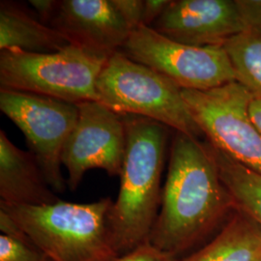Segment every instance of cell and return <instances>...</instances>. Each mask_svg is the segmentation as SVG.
<instances>
[{"label":"cell","mask_w":261,"mask_h":261,"mask_svg":"<svg viewBox=\"0 0 261 261\" xmlns=\"http://www.w3.org/2000/svg\"><path fill=\"white\" fill-rule=\"evenodd\" d=\"M235 211L209 142L175 132L161 209L148 242L177 256Z\"/></svg>","instance_id":"6da1fadb"},{"label":"cell","mask_w":261,"mask_h":261,"mask_svg":"<svg viewBox=\"0 0 261 261\" xmlns=\"http://www.w3.org/2000/svg\"><path fill=\"white\" fill-rule=\"evenodd\" d=\"M127 147L120 188L109 213V228L118 255L149 239L161 207V179L169 128L149 118L122 115Z\"/></svg>","instance_id":"7a4b0ae2"},{"label":"cell","mask_w":261,"mask_h":261,"mask_svg":"<svg viewBox=\"0 0 261 261\" xmlns=\"http://www.w3.org/2000/svg\"><path fill=\"white\" fill-rule=\"evenodd\" d=\"M112 198L91 203L58 200L45 205L0 202L37 249L53 261H112L116 252L109 228Z\"/></svg>","instance_id":"3957f363"},{"label":"cell","mask_w":261,"mask_h":261,"mask_svg":"<svg viewBox=\"0 0 261 261\" xmlns=\"http://www.w3.org/2000/svg\"><path fill=\"white\" fill-rule=\"evenodd\" d=\"M96 90L99 102L118 114L149 118L196 139L202 134L189 112L182 88L121 50L103 66Z\"/></svg>","instance_id":"277c9868"},{"label":"cell","mask_w":261,"mask_h":261,"mask_svg":"<svg viewBox=\"0 0 261 261\" xmlns=\"http://www.w3.org/2000/svg\"><path fill=\"white\" fill-rule=\"evenodd\" d=\"M108 60L73 45L51 54L0 50V85L69 103L99 102L96 84Z\"/></svg>","instance_id":"5b68a950"},{"label":"cell","mask_w":261,"mask_h":261,"mask_svg":"<svg viewBox=\"0 0 261 261\" xmlns=\"http://www.w3.org/2000/svg\"><path fill=\"white\" fill-rule=\"evenodd\" d=\"M182 94L208 142L261 175V132L250 114L254 95L238 82L209 90L182 89Z\"/></svg>","instance_id":"8992f818"},{"label":"cell","mask_w":261,"mask_h":261,"mask_svg":"<svg viewBox=\"0 0 261 261\" xmlns=\"http://www.w3.org/2000/svg\"><path fill=\"white\" fill-rule=\"evenodd\" d=\"M121 51L182 89L209 90L237 82L233 66L223 46H189L146 25L130 32Z\"/></svg>","instance_id":"52a82bcc"},{"label":"cell","mask_w":261,"mask_h":261,"mask_svg":"<svg viewBox=\"0 0 261 261\" xmlns=\"http://www.w3.org/2000/svg\"><path fill=\"white\" fill-rule=\"evenodd\" d=\"M0 110L24 135L51 190L63 194L67 180L61 171V154L79 118L77 103L0 88Z\"/></svg>","instance_id":"ba28073f"},{"label":"cell","mask_w":261,"mask_h":261,"mask_svg":"<svg viewBox=\"0 0 261 261\" xmlns=\"http://www.w3.org/2000/svg\"><path fill=\"white\" fill-rule=\"evenodd\" d=\"M150 28L189 46H223L230 38L261 28V0L171 1Z\"/></svg>","instance_id":"9c48e42d"},{"label":"cell","mask_w":261,"mask_h":261,"mask_svg":"<svg viewBox=\"0 0 261 261\" xmlns=\"http://www.w3.org/2000/svg\"><path fill=\"white\" fill-rule=\"evenodd\" d=\"M79 118L66 140L61 163L68 172L67 186L75 192L86 171L100 168L109 176L121 175L127 136L121 114L98 101L77 103Z\"/></svg>","instance_id":"30bf717a"},{"label":"cell","mask_w":261,"mask_h":261,"mask_svg":"<svg viewBox=\"0 0 261 261\" xmlns=\"http://www.w3.org/2000/svg\"><path fill=\"white\" fill-rule=\"evenodd\" d=\"M48 25L70 45L110 58L130 31L112 0H61Z\"/></svg>","instance_id":"8fae6325"},{"label":"cell","mask_w":261,"mask_h":261,"mask_svg":"<svg viewBox=\"0 0 261 261\" xmlns=\"http://www.w3.org/2000/svg\"><path fill=\"white\" fill-rule=\"evenodd\" d=\"M58 200L34 155L18 148L0 130V202L45 205Z\"/></svg>","instance_id":"7c38bea8"},{"label":"cell","mask_w":261,"mask_h":261,"mask_svg":"<svg viewBox=\"0 0 261 261\" xmlns=\"http://www.w3.org/2000/svg\"><path fill=\"white\" fill-rule=\"evenodd\" d=\"M68 45L65 38L36 18L22 3L0 2V50L16 48L27 53L51 54Z\"/></svg>","instance_id":"4fadbf2b"},{"label":"cell","mask_w":261,"mask_h":261,"mask_svg":"<svg viewBox=\"0 0 261 261\" xmlns=\"http://www.w3.org/2000/svg\"><path fill=\"white\" fill-rule=\"evenodd\" d=\"M260 249V226L235 210L214 239L184 261H252Z\"/></svg>","instance_id":"5bb4252c"},{"label":"cell","mask_w":261,"mask_h":261,"mask_svg":"<svg viewBox=\"0 0 261 261\" xmlns=\"http://www.w3.org/2000/svg\"><path fill=\"white\" fill-rule=\"evenodd\" d=\"M211 145V144H210ZM222 181L233 200L234 208L261 227V175L228 158L212 145Z\"/></svg>","instance_id":"9a60e30c"},{"label":"cell","mask_w":261,"mask_h":261,"mask_svg":"<svg viewBox=\"0 0 261 261\" xmlns=\"http://www.w3.org/2000/svg\"><path fill=\"white\" fill-rule=\"evenodd\" d=\"M233 66L237 82L261 98V28H252L223 45Z\"/></svg>","instance_id":"2e32d148"},{"label":"cell","mask_w":261,"mask_h":261,"mask_svg":"<svg viewBox=\"0 0 261 261\" xmlns=\"http://www.w3.org/2000/svg\"><path fill=\"white\" fill-rule=\"evenodd\" d=\"M0 261H53L29 241L3 210H0Z\"/></svg>","instance_id":"e0dca14e"},{"label":"cell","mask_w":261,"mask_h":261,"mask_svg":"<svg viewBox=\"0 0 261 261\" xmlns=\"http://www.w3.org/2000/svg\"><path fill=\"white\" fill-rule=\"evenodd\" d=\"M112 261H178L175 255L163 252L157 247L147 242L126 252Z\"/></svg>","instance_id":"ac0fdd59"},{"label":"cell","mask_w":261,"mask_h":261,"mask_svg":"<svg viewBox=\"0 0 261 261\" xmlns=\"http://www.w3.org/2000/svg\"><path fill=\"white\" fill-rule=\"evenodd\" d=\"M112 4L120 14L130 32L142 25V0H112Z\"/></svg>","instance_id":"d6986e66"},{"label":"cell","mask_w":261,"mask_h":261,"mask_svg":"<svg viewBox=\"0 0 261 261\" xmlns=\"http://www.w3.org/2000/svg\"><path fill=\"white\" fill-rule=\"evenodd\" d=\"M170 2L168 0H144L141 24L151 27L167 10Z\"/></svg>","instance_id":"ffe728a7"},{"label":"cell","mask_w":261,"mask_h":261,"mask_svg":"<svg viewBox=\"0 0 261 261\" xmlns=\"http://www.w3.org/2000/svg\"><path fill=\"white\" fill-rule=\"evenodd\" d=\"M58 2L59 1H56V0H29L28 1L29 5L37 14L38 18L47 25H48L50 19L56 13Z\"/></svg>","instance_id":"44dd1931"},{"label":"cell","mask_w":261,"mask_h":261,"mask_svg":"<svg viewBox=\"0 0 261 261\" xmlns=\"http://www.w3.org/2000/svg\"><path fill=\"white\" fill-rule=\"evenodd\" d=\"M250 114L252 119L261 132V98H254L250 106Z\"/></svg>","instance_id":"7402d4cb"},{"label":"cell","mask_w":261,"mask_h":261,"mask_svg":"<svg viewBox=\"0 0 261 261\" xmlns=\"http://www.w3.org/2000/svg\"><path fill=\"white\" fill-rule=\"evenodd\" d=\"M252 261H261V249L259 250V252L256 253V255L254 256V258H253Z\"/></svg>","instance_id":"603a6c76"}]
</instances>
